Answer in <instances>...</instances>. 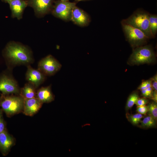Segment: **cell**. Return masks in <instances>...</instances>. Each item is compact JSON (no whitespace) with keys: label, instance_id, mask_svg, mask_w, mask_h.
Returning <instances> with one entry per match:
<instances>
[{"label":"cell","instance_id":"24","mask_svg":"<svg viewBox=\"0 0 157 157\" xmlns=\"http://www.w3.org/2000/svg\"><path fill=\"white\" fill-rule=\"evenodd\" d=\"M136 111L142 115H146L148 112V106L146 105L137 106Z\"/></svg>","mask_w":157,"mask_h":157},{"label":"cell","instance_id":"23","mask_svg":"<svg viewBox=\"0 0 157 157\" xmlns=\"http://www.w3.org/2000/svg\"><path fill=\"white\" fill-rule=\"evenodd\" d=\"M152 87L151 80H148L143 81L138 88L141 90Z\"/></svg>","mask_w":157,"mask_h":157},{"label":"cell","instance_id":"20","mask_svg":"<svg viewBox=\"0 0 157 157\" xmlns=\"http://www.w3.org/2000/svg\"><path fill=\"white\" fill-rule=\"evenodd\" d=\"M143 116L142 115L138 113L127 116L128 120L135 125H138L140 122Z\"/></svg>","mask_w":157,"mask_h":157},{"label":"cell","instance_id":"30","mask_svg":"<svg viewBox=\"0 0 157 157\" xmlns=\"http://www.w3.org/2000/svg\"><path fill=\"white\" fill-rule=\"evenodd\" d=\"M59 0L60 1H68L69 0Z\"/></svg>","mask_w":157,"mask_h":157},{"label":"cell","instance_id":"27","mask_svg":"<svg viewBox=\"0 0 157 157\" xmlns=\"http://www.w3.org/2000/svg\"><path fill=\"white\" fill-rule=\"evenodd\" d=\"M152 87L154 91H157V74L151 78Z\"/></svg>","mask_w":157,"mask_h":157},{"label":"cell","instance_id":"29","mask_svg":"<svg viewBox=\"0 0 157 157\" xmlns=\"http://www.w3.org/2000/svg\"><path fill=\"white\" fill-rule=\"evenodd\" d=\"M4 1L9 3L12 0H3Z\"/></svg>","mask_w":157,"mask_h":157},{"label":"cell","instance_id":"3","mask_svg":"<svg viewBox=\"0 0 157 157\" xmlns=\"http://www.w3.org/2000/svg\"><path fill=\"white\" fill-rule=\"evenodd\" d=\"M0 107L8 116L18 113L23 110L24 99L20 96L1 94Z\"/></svg>","mask_w":157,"mask_h":157},{"label":"cell","instance_id":"1","mask_svg":"<svg viewBox=\"0 0 157 157\" xmlns=\"http://www.w3.org/2000/svg\"><path fill=\"white\" fill-rule=\"evenodd\" d=\"M4 56L15 64H26L33 60L31 53L26 47L13 42L8 43L4 50Z\"/></svg>","mask_w":157,"mask_h":157},{"label":"cell","instance_id":"21","mask_svg":"<svg viewBox=\"0 0 157 157\" xmlns=\"http://www.w3.org/2000/svg\"><path fill=\"white\" fill-rule=\"evenodd\" d=\"M148 112L149 115L152 116L156 120L157 119V103L153 102L148 106Z\"/></svg>","mask_w":157,"mask_h":157},{"label":"cell","instance_id":"25","mask_svg":"<svg viewBox=\"0 0 157 157\" xmlns=\"http://www.w3.org/2000/svg\"><path fill=\"white\" fill-rule=\"evenodd\" d=\"M2 114V110L0 109V133L6 130L5 123Z\"/></svg>","mask_w":157,"mask_h":157},{"label":"cell","instance_id":"12","mask_svg":"<svg viewBox=\"0 0 157 157\" xmlns=\"http://www.w3.org/2000/svg\"><path fill=\"white\" fill-rule=\"evenodd\" d=\"M89 15L84 11L75 6L73 8L70 20L81 26L88 25L90 22Z\"/></svg>","mask_w":157,"mask_h":157},{"label":"cell","instance_id":"14","mask_svg":"<svg viewBox=\"0 0 157 157\" xmlns=\"http://www.w3.org/2000/svg\"><path fill=\"white\" fill-rule=\"evenodd\" d=\"M13 143V138L6 130L0 133V151L3 155L8 153Z\"/></svg>","mask_w":157,"mask_h":157},{"label":"cell","instance_id":"2","mask_svg":"<svg viewBox=\"0 0 157 157\" xmlns=\"http://www.w3.org/2000/svg\"><path fill=\"white\" fill-rule=\"evenodd\" d=\"M149 14L147 11L139 9L128 18L123 19L121 24H128L139 29L149 39L154 38L149 27Z\"/></svg>","mask_w":157,"mask_h":157},{"label":"cell","instance_id":"5","mask_svg":"<svg viewBox=\"0 0 157 157\" xmlns=\"http://www.w3.org/2000/svg\"><path fill=\"white\" fill-rule=\"evenodd\" d=\"M121 24L125 36L132 46L136 48L141 46L149 39L139 29L128 24Z\"/></svg>","mask_w":157,"mask_h":157},{"label":"cell","instance_id":"32","mask_svg":"<svg viewBox=\"0 0 157 157\" xmlns=\"http://www.w3.org/2000/svg\"></svg>","mask_w":157,"mask_h":157},{"label":"cell","instance_id":"11","mask_svg":"<svg viewBox=\"0 0 157 157\" xmlns=\"http://www.w3.org/2000/svg\"><path fill=\"white\" fill-rule=\"evenodd\" d=\"M42 104L36 97L24 99V113L27 116L33 115L40 110Z\"/></svg>","mask_w":157,"mask_h":157},{"label":"cell","instance_id":"8","mask_svg":"<svg viewBox=\"0 0 157 157\" xmlns=\"http://www.w3.org/2000/svg\"><path fill=\"white\" fill-rule=\"evenodd\" d=\"M17 83L12 78L5 74L0 76V92L3 95L19 92Z\"/></svg>","mask_w":157,"mask_h":157},{"label":"cell","instance_id":"13","mask_svg":"<svg viewBox=\"0 0 157 157\" xmlns=\"http://www.w3.org/2000/svg\"><path fill=\"white\" fill-rule=\"evenodd\" d=\"M8 3L12 17L18 19H21L24 10L28 5V1L24 0H12Z\"/></svg>","mask_w":157,"mask_h":157},{"label":"cell","instance_id":"16","mask_svg":"<svg viewBox=\"0 0 157 157\" xmlns=\"http://www.w3.org/2000/svg\"><path fill=\"white\" fill-rule=\"evenodd\" d=\"M36 88L32 84L28 83L26 84L20 91V96L24 99L36 97Z\"/></svg>","mask_w":157,"mask_h":157},{"label":"cell","instance_id":"22","mask_svg":"<svg viewBox=\"0 0 157 157\" xmlns=\"http://www.w3.org/2000/svg\"><path fill=\"white\" fill-rule=\"evenodd\" d=\"M142 95L145 98L151 97L153 93L152 87L141 90Z\"/></svg>","mask_w":157,"mask_h":157},{"label":"cell","instance_id":"19","mask_svg":"<svg viewBox=\"0 0 157 157\" xmlns=\"http://www.w3.org/2000/svg\"><path fill=\"white\" fill-rule=\"evenodd\" d=\"M139 98V95L137 92L132 93L129 97L127 101L125 109L128 110L131 109L135 103Z\"/></svg>","mask_w":157,"mask_h":157},{"label":"cell","instance_id":"28","mask_svg":"<svg viewBox=\"0 0 157 157\" xmlns=\"http://www.w3.org/2000/svg\"><path fill=\"white\" fill-rule=\"evenodd\" d=\"M151 98L154 102H157V91H154L153 92Z\"/></svg>","mask_w":157,"mask_h":157},{"label":"cell","instance_id":"4","mask_svg":"<svg viewBox=\"0 0 157 157\" xmlns=\"http://www.w3.org/2000/svg\"><path fill=\"white\" fill-rule=\"evenodd\" d=\"M155 59V55L151 47L149 45L140 46L135 48L129 59L133 65L149 63Z\"/></svg>","mask_w":157,"mask_h":157},{"label":"cell","instance_id":"6","mask_svg":"<svg viewBox=\"0 0 157 157\" xmlns=\"http://www.w3.org/2000/svg\"><path fill=\"white\" fill-rule=\"evenodd\" d=\"M76 4L75 3L68 1H58L56 3L52 10V14L62 19L70 20L72 10Z\"/></svg>","mask_w":157,"mask_h":157},{"label":"cell","instance_id":"17","mask_svg":"<svg viewBox=\"0 0 157 157\" xmlns=\"http://www.w3.org/2000/svg\"><path fill=\"white\" fill-rule=\"evenodd\" d=\"M156 120L152 116L149 115L144 117L141 121L140 126L144 128L154 127L156 125Z\"/></svg>","mask_w":157,"mask_h":157},{"label":"cell","instance_id":"15","mask_svg":"<svg viewBox=\"0 0 157 157\" xmlns=\"http://www.w3.org/2000/svg\"><path fill=\"white\" fill-rule=\"evenodd\" d=\"M36 97L42 103H50L54 99L50 86L42 87L38 90L36 92Z\"/></svg>","mask_w":157,"mask_h":157},{"label":"cell","instance_id":"18","mask_svg":"<svg viewBox=\"0 0 157 157\" xmlns=\"http://www.w3.org/2000/svg\"><path fill=\"white\" fill-rule=\"evenodd\" d=\"M149 27L151 34L154 38L157 32V15H156L149 14Z\"/></svg>","mask_w":157,"mask_h":157},{"label":"cell","instance_id":"10","mask_svg":"<svg viewBox=\"0 0 157 157\" xmlns=\"http://www.w3.org/2000/svg\"><path fill=\"white\" fill-rule=\"evenodd\" d=\"M26 78L28 83L36 88L44 81L45 75L39 69H33L29 65L26 74Z\"/></svg>","mask_w":157,"mask_h":157},{"label":"cell","instance_id":"31","mask_svg":"<svg viewBox=\"0 0 157 157\" xmlns=\"http://www.w3.org/2000/svg\"><path fill=\"white\" fill-rule=\"evenodd\" d=\"M75 0L76 1H82L85 0Z\"/></svg>","mask_w":157,"mask_h":157},{"label":"cell","instance_id":"26","mask_svg":"<svg viewBox=\"0 0 157 157\" xmlns=\"http://www.w3.org/2000/svg\"><path fill=\"white\" fill-rule=\"evenodd\" d=\"M148 102V100L146 98H139L135 104L137 106H142L146 105Z\"/></svg>","mask_w":157,"mask_h":157},{"label":"cell","instance_id":"7","mask_svg":"<svg viewBox=\"0 0 157 157\" xmlns=\"http://www.w3.org/2000/svg\"><path fill=\"white\" fill-rule=\"evenodd\" d=\"M60 63L51 55L42 59L38 64V69L45 75H53L61 67Z\"/></svg>","mask_w":157,"mask_h":157},{"label":"cell","instance_id":"9","mask_svg":"<svg viewBox=\"0 0 157 157\" xmlns=\"http://www.w3.org/2000/svg\"><path fill=\"white\" fill-rule=\"evenodd\" d=\"M28 4L32 7L36 15L42 16L50 11L52 0H28Z\"/></svg>","mask_w":157,"mask_h":157}]
</instances>
